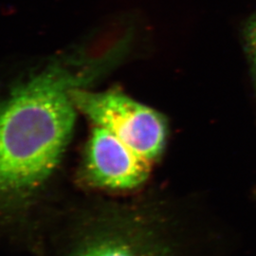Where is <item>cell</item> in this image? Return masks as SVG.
I'll list each match as a JSON object with an SVG mask.
<instances>
[{
	"instance_id": "cell-1",
	"label": "cell",
	"mask_w": 256,
	"mask_h": 256,
	"mask_svg": "<svg viewBox=\"0 0 256 256\" xmlns=\"http://www.w3.org/2000/svg\"><path fill=\"white\" fill-rule=\"evenodd\" d=\"M120 48L48 64L0 99V210L25 203L54 172L74 131L72 92L110 70Z\"/></svg>"
},
{
	"instance_id": "cell-2",
	"label": "cell",
	"mask_w": 256,
	"mask_h": 256,
	"mask_svg": "<svg viewBox=\"0 0 256 256\" xmlns=\"http://www.w3.org/2000/svg\"><path fill=\"white\" fill-rule=\"evenodd\" d=\"M77 110L113 133L142 158L153 162L162 155L167 140V122L156 110L117 92H92L77 88L72 92Z\"/></svg>"
},
{
	"instance_id": "cell-5",
	"label": "cell",
	"mask_w": 256,
	"mask_h": 256,
	"mask_svg": "<svg viewBox=\"0 0 256 256\" xmlns=\"http://www.w3.org/2000/svg\"><path fill=\"white\" fill-rule=\"evenodd\" d=\"M248 48L256 76V16L248 24L247 30Z\"/></svg>"
},
{
	"instance_id": "cell-3",
	"label": "cell",
	"mask_w": 256,
	"mask_h": 256,
	"mask_svg": "<svg viewBox=\"0 0 256 256\" xmlns=\"http://www.w3.org/2000/svg\"><path fill=\"white\" fill-rule=\"evenodd\" d=\"M151 164L113 133L94 126L86 148L82 173L92 186L126 191L137 188L146 180Z\"/></svg>"
},
{
	"instance_id": "cell-4",
	"label": "cell",
	"mask_w": 256,
	"mask_h": 256,
	"mask_svg": "<svg viewBox=\"0 0 256 256\" xmlns=\"http://www.w3.org/2000/svg\"><path fill=\"white\" fill-rule=\"evenodd\" d=\"M140 242L120 232H104L90 238L72 256H146Z\"/></svg>"
}]
</instances>
